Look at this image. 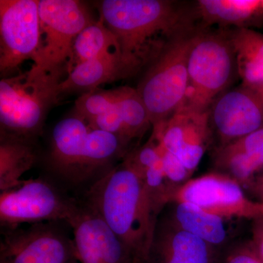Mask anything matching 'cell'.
Wrapping results in <instances>:
<instances>
[{
	"label": "cell",
	"instance_id": "cb8c5ba5",
	"mask_svg": "<svg viewBox=\"0 0 263 263\" xmlns=\"http://www.w3.org/2000/svg\"><path fill=\"white\" fill-rule=\"evenodd\" d=\"M140 176L152 212L158 218L164 208L172 203L176 194L166 179L162 159Z\"/></svg>",
	"mask_w": 263,
	"mask_h": 263
},
{
	"label": "cell",
	"instance_id": "4fadbf2b",
	"mask_svg": "<svg viewBox=\"0 0 263 263\" xmlns=\"http://www.w3.org/2000/svg\"><path fill=\"white\" fill-rule=\"evenodd\" d=\"M152 137L193 174L213 141L209 111L179 110L165 122L154 126Z\"/></svg>",
	"mask_w": 263,
	"mask_h": 263
},
{
	"label": "cell",
	"instance_id": "d4e9b609",
	"mask_svg": "<svg viewBox=\"0 0 263 263\" xmlns=\"http://www.w3.org/2000/svg\"><path fill=\"white\" fill-rule=\"evenodd\" d=\"M123 88L104 90L97 89L86 91L76 100L75 114L86 122L108 113L115 107L122 94Z\"/></svg>",
	"mask_w": 263,
	"mask_h": 263
},
{
	"label": "cell",
	"instance_id": "8fae6325",
	"mask_svg": "<svg viewBox=\"0 0 263 263\" xmlns=\"http://www.w3.org/2000/svg\"><path fill=\"white\" fill-rule=\"evenodd\" d=\"M39 1L0 0V70L35 60L41 48Z\"/></svg>",
	"mask_w": 263,
	"mask_h": 263
},
{
	"label": "cell",
	"instance_id": "4dcf8cb0",
	"mask_svg": "<svg viewBox=\"0 0 263 263\" xmlns=\"http://www.w3.org/2000/svg\"><path fill=\"white\" fill-rule=\"evenodd\" d=\"M261 7H262V9L263 10V0H261Z\"/></svg>",
	"mask_w": 263,
	"mask_h": 263
},
{
	"label": "cell",
	"instance_id": "2e32d148",
	"mask_svg": "<svg viewBox=\"0 0 263 263\" xmlns=\"http://www.w3.org/2000/svg\"><path fill=\"white\" fill-rule=\"evenodd\" d=\"M214 171L227 175L247 190L263 170V128L214 148Z\"/></svg>",
	"mask_w": 263,
	"mask_h": 263
},
{
	"label": "cell",
	"instance_id": "9c48e42d",
	"mask_svg": "<svg viewBox=\"0 0 263 263\" xmlns=\"http://www.w3.org/2000/svg\"><path fill=\"white\" fill-rule=\"evenodd\" d=\"M37 223L27 228H3L0 263H70L76 260L73 238L62 224Z\"/></svg>",
	"mask_w": 263,
	"mask_h": 263
},
{
	"label": "cell",
	"instance_id": "6da1fadb",
	"mask_svg": "<svg viewBox=\"0 0 263 263\" xmlns=\"http://www.w3.org/2000/svg\"><path fill=\"white\" fill-rule=\"evenodd\" d=\"M100 17L134 75L146 69L173 40L198 25L194 7L169 0H104Z\"/></svg>",
	"mask_w": 263,
	"mask_h": 263
},
{
	"label": "cell",
	"instance_id": "1f68e13d",
	"mask_svg": "<svg viewBox=\"0 0 263 263\" xmlns=\"http://www.w3.org/2000/svg\"><path fill=\"white\" fill-rule=\"evenodd\" d=\"M262 218H263V216H262Z\"/></svg>",
	"mask_w": 263,
	"mask_h": 263
},
{
	"label": "cell",
	"instance_id": "8992f818",
	"mask_svg": "<svg viewBox=\"0 0 263 263\" xmlns=\"http://www.w3.org/2000/svg\"><path fill=\"white\" fill-rule=\"evenodd\" d=\"M200 26L173 40L146 69L137 91L152 126L167 121L182 106L187 89V60L192 40Z\"/></svg>",
	"mask_w": 263,
	"mask_h": 263
},
{
	"label": "cell",
	"instance_id": "ba28073f",
	"mask_svg": "<svg viewBox=\"0 0 263 263\" xmlns=\"http://www.w3.org/2000/svg\"><path fill=\"white\" fill-rule=\"evenodd\" d=\"M41 48L34 64L50 72L67 71L76 38L91 20L76 0H39Z\"/></svg>",
	"mask_w": 263,
	"mask_h": 263
},
{
	"label": "cell",
	"instance_id": "5b68a950",
	"mask_svg": "<svg viewBox=\"0 0 263 263\" xmlns=\"http://www.w3.org/2000/svg\"><path fill=\"white\" fill-rule=\"evenodd\" d=\"M63 72L35 64L29 70L0 81L1 135L34 141L42 132L50 108L57 101Z\"/></svg>",
	"mask_w": 263,
	"mask_h": 263
},
{
	"label": "cell",
	"instance_id": "83f0119b",
	"mask_svg": "<svg viewBox=\"0 0 263 263\" xmlns=\"http://www.w3.org/2000/svg\"><path fill=\"white\" fill-rule=\"evenodd\" d=\"M256 253L263 261V218L254 219L252 228V239L249 240Z\"/></svg>",
	"mask_w": 263,
	"mask_h": 263
},
{
	"label": "cell",
	"instance_id": "7a4b0ae2",
	"mask_svg": "<svg viewBox=\"0 0 263 263\" xmlns=\"http://www.w3.org/2000/svg\"><path fill=\"white\" fill-rule=\"evenodd\" d=\"M85 201L119 237L133 263H144L159 219L140 174L123 160L88 188Z\"/></svg>",
	"mask_w": 263,
	"mask_h": 263
},
{
	"label": "cell",
	"instance_id": "7c38bea8",
	"mask_svg": "<svg viewBox=\"0 0 263 263\" xmlns=\"http://www.w3.org/2000/svg\"><path fill=\"white\" fill-rule=\"evenodd\" d=\"M212 136L220 147L263 128V101L245 86L227 90L209 110Z\"/></svg>",
	"mask_w": 263,
	"mask_h": 263
},
{
	"label": "cell",
	"instance_id": "f1b7e54d",
	"mask_svg": "<svg viewBox=\"0 0 263 263\" xmlns=\"http://www.w3.org/2000/svg\"><path fill=\"white\" fill-rule=\"evenodd\" d=\"M247 191L257 197L259 202H263V170L253 180Z\"/></svg>",
	"mask_w": 263,
	"mask_h": 263
},
{
	"label": "cell",
	"instance_id": "7402d4cb",
	"mask_svg": "<svg viewBox=\"0 0 263 263\" xmlns=\"http://www.w3.org/2000/svg\"><path fill=\"white\" fill-rule=\"evenodd\" d=\"M114 50H118L117 40L103 21L92 22L76 38L72 55L67 66V74L83 62L90 61Z\"/></svg>",
	"mask_w": 263,
	"mask_h": 263
},
{
	"label": "cell",
	"instance_id": "4316f807",
	"mask_svg": "<svg viewBox=\"0 0 263 263\" xmlns=\"http://www.w3.org/2000/svg\"><path fill=\"white\" fill-rule=\"evenodd\" d=\"M216 263H263L250 241L226 247L219 252Z\"/></svg>",
	"mask_w": 263,
	"mask_h": 263
},
{
	"label": "cell",
	"instance_id": "ac0fdd59",
	"mask_svg": "<svg viewBox=\"0 0 263 263\" xmlns=\"http://www.w3.org/2000/svg\"><path fill=\"white\" fill-rule=\"evenodd\" d=\"M194 10L202 28H249L263 15L261 0H198Z\"/></svg>",
	"mask_w": 263,
	"mask_h": 263
},
{
	"label": "cell",
	"instance_id": "30bf717a",
	"mask_svg": "<svg viewBox=\"0 0 263 263\" xmlns=\"http://www.w3.org/2000/svg\"><path fill=\"white\" fill-rule=\"evenodd\" d=\"M174 202L192 204L224 219L263 216V202L250 200L235 180L216 171L188 181L176 192Z\"/></svg>",
	"mask_w": 263,
	"mask_h": 263
},
{
	"label": "cell",
	"instance_id": "484cf974",
	"mask_svg": "<svg viewBox=\"0 0 263 263\" xmlns=\"http://www.w3.org/2000/svg\"><path fill=\"white\" fill-rule=\"evenodd\" d=\"M159 146L164 175L171 187L174 189L176 193L181 186L191 179L193 174L177 157L164 149L160 144Z\"/></svg>",
	"mask_w": 263,
	"mask_h": 263
},
{
	"label": "cell",
	"instance_id": "52a82bcc",
	"mask_svg": "<svg viewBox=\"0 0 263 263\" xmlns=\"http://www.w3.org/2000/svg\"><path fill=\"white\" fill-rule=\"evenodd\" d=\"M44 178L24 180L16 187L0 194L2 228L23 224L60 221L68 224L81 202L66 193L63 186Z\"/></svg>",
	"mask_w": 263,
	"mask_h": 263
},
{
	"label": "cell",
	"instance_id": "9a60e30c",
	"mask_svg": "<svg viewBox=\"0 0 263 263\" xmlns=\"http://www.w3.org/2000/svg\"><path fill=\"white\" fill-rule=\"evenodd\" d=\"M219 252L181 229L170 216L158 219L144 263H216Z\"/></svg>",
	"mask_w": 263,
	"mask_h": 263
},
{
	"label": "cell",
	"instance_id": "3957f363",
	"mask_svg": "<svg viewBox=\"0 0 263 263\" xmlns=\"http://www.w3.org/2000/svg\"><path fill=\"white\" fill-rule=\"evenodd\" d=\"M129 151L117 136L90 127L77 116H71L53 127L48 167L64 188L90 186Z\"/></svg>",
	"mask_w": 263,
	"mask_h": 263
},
{
	"label": "cell",
	"instance_id": "f546056e",
	"mask_svg": "<svg viewBox=\"0 0 263 263\" xmlns=\"http://www.w3.org/2000/svg\"><path fill=\"white\" fill-rule=\"evenodd\" d=\"M70 263H80L79 262V261L77 260V259H76V260L72 261V262Z\"/></svg>",
	"mask_w": 263,
	"mask_h": 263
},
{
	"label": "cell",
	"instance_id": "44dd1931",
	"mask_svg": "<svg viewBox=\"0 0 263 263\" xmlns=\"http://www.w3.org/2000/svg\"><path fill=\"white\" fill-rule=\"evenodd\" d=\"M174 203L176 207L171 218L179 228L198 237L218 250L226 247L228 234L224 219L192 204Z\"/></svg>",
	"mask_w": 263,
	"mask_h": 263
},
{
	"label": "cell",
	"instance_id": "277c9868",
	"mask_svg": "<svg viewBox=\"0 0 263 263\" xmlns=\"http://www.w3.org/2000/svg\"><path fill=\"white\" fill-rule=\"evenodd\" d=\"M187 72V89L179 110L209 111L238 75L228 28L197 29L189 51Z\"/></svg>",
	"mask_w": 263,
	"mask_h": 263
},
{
	"label": "cell",
	"instance_id": "ffe728a7",
	"mask_svg": "<svg viewBox=\"0 0 263 263\" xmlns=\"http://www.w3.org/2000/svg\"><path fill=\"white\" fill-rule=\"evenodd\" d=\"M34 141L1 135L0 141V191L19 186L22 176L37 162Z\"/></svg>",
	"mask_w": 263,
	"mask_h": 263
},
{
	"label": "cell",
	"instance_id": "d6986e66",
	"mask_svg": "<svg viewBox=\"0 0 263 263\" xmlns=\"http://www.w3.org/2000/svg\"><path fill=\"white\" fill-rule=\"evenodd\" d=\"M242 86L263 101V34L250 28H228Z\"/></svg>",
	"mask_w": 263,
	"mask_h": 263
},
{
	"label": "cell",
	"instance_id": "603a6c76",
	"mask_svg": "<svg viewBox=\"0 0 263 263\" xmlns=\"http://www.w3.org/2000/svg\"><path fill=\"white\" fill-rule=\"evenodd\" d=\"M115 110L122 123L126 139L129 144L134 140L141 138L152 125L141 95L137 89L129 86L123 88Z\"/></svg>",
	"mask_w": 263,
	"mask_h": 263
},
{
	"label": "cell",
	"instance_id": "5bb4252c",
	"mask_svg": "<svg viewBox=\"0 0 263 263\" xmlns=\"http://www.w3.org/2000/svg\"><path fill=\"white\" fill-rule=\"evenodd\" d=\"M68 226L79 262L133 263L130 254L119 237L86 201L81 202Z\"/></svg>",
	"mask_w": 263,
	"mask_h": 263
},
{
	"label": "cell",
	"instance_id": "e0dca14e",
	"mask_svg": "<svg viewBox=\"0 0 263 263\" xmlns=\"http://www.w3.org/2000/svg\"><path fill=\"white\" fill-rule=\"evenodd\" d=\"M134 76L118 50H114L74 67L57 87V94L97 89L100 85Z\"/></svg>",
	"mask_w": 263,
	"mask_h": 263
}]
</instances>
